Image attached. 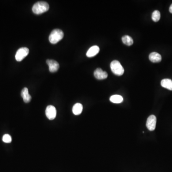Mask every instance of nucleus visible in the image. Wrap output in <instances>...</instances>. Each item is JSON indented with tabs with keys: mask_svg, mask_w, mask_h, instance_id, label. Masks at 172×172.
I'll return each mask as SVG.
<instances>
[{
	"mask_svg": "<svg viewBox=\"0 0 172 172\" xmlns=\"http://www.w3.org/2000/svg\"><path fill=\"white\" fill-rule=\"evenodd\" d=\"M49 9L48 3L46 2L40 1L36 2L32 7V12L35 14H40L45 13Z\"/></svg>",
	"mask_w": 172,
	"mask_h": 172,
	"instance_id": "1",
	"label": "nucleus"
},
{
	"mask_svg": "<svg viewBox=\"0 0 172 172\" xmlns=\"http://www.w3.org/2000/svg\"><path fill=\"white\" fill-rule=\"evenodd\" d=\"M64 37V32L61 30L55 29L51 32L49 36V40L51 44H55L60 41Z\"/></svg>",
	"mask_w": 172,
	"mask_h": 172,
	"instance_id": "2",
	"label": "nucleus"
},
{
	"mask_svg": "<svg viewBox=\"0 0 172 172\" xmlns=\"http://www.w3.org/2000/svg\"><path fill=\"white\" fill-rule=\"evenodd\" d=\"M110 69L113 73L117 76H121L124 72V69L120 62L117 60H113L110 63Z\"/></svg>",
	"mask_w": 172,
	"mask_h": 172,
	"instance_id": "3",
	"label": "nucleus"
},
{
	"mask_svg": "<svg viewBox=\"0 0 172 172\" xmlns=\"http://www.w3.org/2000/svg\"><path fill=\"white\" fill-rule=\"evenodd\" d=\"M29 53V50L27 48H21L19 49L15 55V59L17 61L23 60Z\"/></svg>",
	"mask_w": 172,
	"mask_h": 172,
	"instance_id": "4",
	"label": "nucleus"
},
{
	"mask_svg": "<svg viewBox=\"0 0 172 172\" xmlns=\"http://www.w3.org/2000/svg\"><path fill=\"white\" fill-rule=\"evenodd\" d=\"M156 124V117L154 115H151L147 119L146 127L149 131H153L155 129Z\"/></svg>",
	"mask_w": 172,
	"mask_h": 172,
	"instance_id": "5",
	"label": "nucleus"
},
{
	"mask_svg": "<svg viewBox=\"0 0 172 172\" xmlns=\"http://www.w3.org/2000/svg\"><path fill=\"white\" fill-rule=\"evenodd\" d=\"M46 114L47 118L50 120L55 119L56 115V110L54 106L49 105L46 109Z\"/></svg>",
	"mask_w": 172,
	"mask_h": 172,
	"instance_id": "6",
	"label": "nucleus"
},
{
	"mask_svg": "<svg viewBox=\"0 0 172 172\" xmlns=\"http://www.w3.org/2000/svg\"><path fill=\"white\" fill-rule=\"evenodd\" d=\"M47 63L49 67V70L51 72H55L58 71L59 67V63L54 60L48 59Z\"/></svg>",
	"mask_w": 172,
	"mask_h": 172,
	"instance_id": "7",
	"label": "nucleus"
},
{
	"mask_svg": "<svg viewBox=\"0 0 172 172\" xmlns=\"http://www.w3.org/2000/svg\"><path fill=\"white\" fill-rule=\"evenodd\" d=\"M94 75L97 79H99V80L106 79V78H107L108 76L107 73L102 71L100 68L96 69L94 72Z\"/></svg>",
	"mask_w": 172,
	"mask_h": 172,
	"instance_id": "8",
	"label": "nucleus"
},
{
	"mask_svg": "<svg viewBox=\"0 0 172 172\" xmlns=\"http://www.w3.org/2000/svg\"><path fill=\"white\" fill-rule=\"evenodd\" d=\"M150 60L153 63H159L162 60V56L161 55L157 52H152L149 56Z\"/></svg>",
	"mask_w": 172,
	"mask_h": 172,
	"instance_id": "9",
	"label": "nucleus"
},
{
	"mask_svg": "<svg viewBox=\"0 0 172 172\" xmlns=\"http://www.w3.org/2000/svg\"><path fill=\"white\" fill-rule=\"evenodd\" d=\"M100 48L98 46H94L91 47L87 51L86 55L88 57H92L95 56L100 52Z\"/></svg>",
	"mask_w": 172,
	"mask_h": 172,
	"instance_id": "10",
	"label": "nucleus"
},
{
	"mask_svg": "<svg viewBox=\"0 0 172 172\" xmlns=\"http://www.w3.org/2000/svg\"><path fill=\"white\" fill-rule=\"evenodd\" d=\"M21 96L23 97L24 102L25 103H28L31 100V96L29 93L28 89L27 88H25L22 90L21 91Z\"/></svg>",
	"mask_w": 172,
	"mask_h": 172,
	"instance_id": "11",
	"label": "nucleus"
},
{
	"mask_svg": "<svg viewBox=\"0 0 172 172\" xmlns=\"http://www.w3.org/2000/svg\"><path fill=\"white\" fill-rule=\"evenodd\" d=\"M162 87L167 90H172V80L169 78L162 79L161 82Z\"/></svg>",
	"mask_w": 172,
	"mask_h": 172,
	"instance_id": "12",
	"label": "nucleus"
},
{
	"mask_svg": "<svg viewBox=\"0 0 172 172\" xmlns=\"http://www.w3.org/2000/svg\"><path fill=\"white\" fill-rule=\"evenodd\" d=\"M83 106L81 103H77L74 105L72 108V112L74 114L78 115L82 112Z\"/></svg>",
	"mask_w": 172,
	"mask_h": 172,
	"instance_id": "13",
	"label": "nucleus"
},
{
	"mask_svg": "<svg viewBox=\"0 0 172 172\" xmlns=\"http://www.w3.org/2000/svg\"><path fill=\"white\" fill-rule=\"evenodd\" d=\"M109 100L113 103L118 104V103H121L124 101V99H123L122 97L120 95H113L110 97Z\"/></svg>",
	"mask_w": 172,
	"mask_h": 172,
	"instance_id": "14",
	"label": "nucleus"
},
{
	"mask_svg": "<svg viewBox=\"0 0 172 172\" xmlns=\"http://www.w3.org/2000/svg\"><path fill=\"white\" fill-rule=\"evenodd\" d=\"M122 41L127 46H132L133 43L132 38L130 36H124L122 37Z\"/></svg>",
	"mask_w": 172,
	"mask_h": 172,
	"instance_id": "15",
	"label": "nucleus"
},
{
	"mask_svg": "<svg viewBox=\"0 0 172 172\" xmlns=\"http://www.w3.org/2000/svg\"><path fill=\"white\" fill-rule=\"evenodd\" d=\"M160 13L158 10H155L153 12L151 15V19L155 22H158L160 19Z\"/></svg>",
	"mask_w": 172,
	"mask_h": 172,
	"instance_id": "16",
	"label": "nucleus"
},
{
	"mask_svg": "<svg viewBox=\"0 0 172 172\" xmlns=\"http://www.w3.org/2000/svg\"><path fill=\"white\" fill-rule=\"evenodd\" d=\"M2 140L4 143H9L12 142V137L9 134H5L2 137Z\"/></svg>",
	"mask_w": 172,
	"mask_h": 172,
	"instance_id": "17",
	"label": "nucleus"
},
{
	"mask_svg": "<svg viewBox=\"0 0 172 172\" xmlns=\"http://www.w3.org/2000/svg\"><path fill=\"white\" fill-rule=\"evenodd\" d=\"M169 12H170L171 13H172V4L171 5V6H170V8H169Z\"/></svg>",
	"mask_w": 172,
	"mask_h": 172,
	"instance_id": "18",
	"label": "nucleus"
}]
</instances>
